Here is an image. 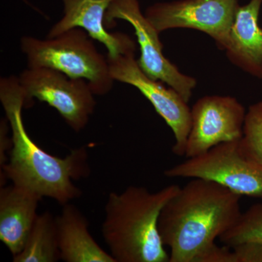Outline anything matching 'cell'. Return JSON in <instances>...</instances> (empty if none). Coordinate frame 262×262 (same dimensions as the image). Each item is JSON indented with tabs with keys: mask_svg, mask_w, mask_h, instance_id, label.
Wrapping results in <instances>:
<instances>
[{
	"mask_svg": "<svg viewBox=\"0 0 262 262\" xmlns=\"http://www.w3.org/2000/svg\"><path fill=\"white\" fill-rule=\"evenodd\" d=\"M241 141L247 154L262 165V101L248 108Z\"/></svg>",
	"mask_w": 262,
	"mask_h": 262,
	"instance_id": "obj_17",
	"label": "cell"
},
{
	"mask_svg": "<svg viewBox=\"0 0 262 262\" xmlns=\"http://www.w3.org/2000/svg\"><path fill=\"white\" fill-rule=\"evenodd\" d=\"M18 80L27 96L26 108L32 106L34 99L48 103L75 132L83 130L94 113L96 95L86 80L45 67H27Z\"/></svg>",
	"mask_w": 262,
	"mask_h": 262,
	"instance_id": "obj_6",
	"label": "cell"
},
{
	"mask_svg": "<svg viewBox=\"0 0 262 262\" xmlns=\"http://www.w3.org/2000/svg\"><path fill=\"white\" fill-rule=\"evenodd\" d=\"M241 139L222 143L187 158L164 174L170 179L211 181L241 196L262 198V165L247 154Z\"/></svg>",
	"mask_w": 262,
	"mask_h": 262,
	"instance_id": "obj_5",
	"label": "cell"
},
{
	"mask_svg": "<svg viewBox=\"0 0 262 262\" xmlns=\"http://www.w3.org/2000/svg\"><path fill=\"white\" fill-rule=\"evenodd\" d=\"M241 196L211 181L192 179L165 205L158 229L169 262H206L242 212Z\"/></svg>",
	"mask_w": 262,
	"mask_h": 262,
	"instance_id": "obj_2",
	"label": "cell"
},
{
	"mask_svg": "<svg viewBox=\"0 0 262 262\" xmlns=\"http://www.w3.org/2000/svg\"><path fill=\"white\" fill-rule=\"evenodd\" d=\"M107 59L114 80L134 86L147 98L173 131L176 142L172 151L179 157L184 156L192 122L187 101L175 90L167 89L161 81L148 77L139 67L135 53L107 55Z\"/></svg>",
	"mask_w": 262,
	"mask_h": 262,
	"instance_id": "obj_9",
	"label": "cell"
},
{
	"mask_svg": "<svg viewBox=\"0 0 262 262\" xmlns=\"http://www.w3.org/2000/svg\"><path fill=\"white\" fill-rule=\"evenodd\" d=\"M180 189L171 184L157 192L130 186L108 194L101 234L116 262H169L158 229L160 212Z\"/></svg>",
	"mask_w": 262,
	"mask_h": 262,
	"instance_id": "obj_3",
	"label": "cell"
},
{
	"mask_svg": "<svg viewBox=\"0 0 262 262\" xmlns=\"http://www.w3.org/2000/svg\"><path fill=\"white\" fill-rule=\"evenodd\" d=\"M246 110L235 98L206 96L191 108V128L186 145L187 158L206 152L213 146L241 139Z\"/></svg>",
	"mask_w": 262,
	"mask_h": 262,
	"instance_id": "obj_10",
	"label": "cell"
},
{
	"mask_svg": "<svg viewBox=\"0 0 262 262\" xmlns=\"http://www.w3.org/2000/svg\"><path fill=\"white\" fill-rule=\"evenodd\" d=\"M239 5L238 0H177L156 3L144 14L160 34L171 29H196L224 51Z\"/></svg>",
	"mask_w": 262,
	"mask_h": 262,
	"instance_id": "obj_8",
	"label": "cell"
},
{
	"mask_svg": "<svg viewBox=\"0 0 262 262\" xmlns=\"http://www.w3.org/2000/svg\"><path fill=\"white\" fill-rule=\"evenodd\" d=\"M60 258L65 262H116L95 241L89 223L80 210L70 203L56 217Z\"/></svg>",
	"mask_w": 262,
	"mask_h": 262,
	"instance_id": "obj_14",
	"label": "cell"
},
{
	"mask_svg": "<svg viewBox=\"0 0 262 262\" xmlns=\"http://www.w3.org/2000/svg\"><path fill=\"white\" fill-rule=\"evenodd\" d=\"M262 0L239 5L225 51L236 67L262 79V28L258 24Z\"/></svg>",
	"mask_w": 262,
	"mask_h": 262,
	"instance_id": "obj_12",
	"label": "cell"
},
{
	"mask_svg": "<svg viewBox=\"0 0 262 262\" xmlns=\"http://www.w3.org/2000/svg\"><path fill=\"white\" fill-rule=\"evenodd\" d=\"M41 200L35 192L15 184L0 189V239L13 256L24 247Z\"/></svg>",
	"mask_w": 262,
	"mask_h": 262,
	"instance_id": "obj_13",
	"label": "cell"
},
{
	"mask_svg": "<svg viewBox=\"0 0 262 262\" xmlns=\"http://www.w3.org/2000/svg\"><path fill=\"white\" fill-rule=\"evenodd\" d=\"M117 19L128 22L135 30L141 53L137 61L141 70L150 78L168 84L189 102L196 80L182 73L164 56L160 33L143 14L139 0H113L105 15L106 28L115 27Z\"/></svg>",
	"mask_w": 262,
	"mask_h": 262,
	"instance_id": "obj_7",
	"label": "cell"
},
{
	"mask_svg": "<svg viewBox=\"0 0 262 262\" xmlns=\"http://www.w3.org/2000/svg\"><path fill=\"white\" fill-rule=\"evenodd\" d=\"M231 248L232 262H262V243H243Z\"/></svg>",
	"mask_w": 262,
	"mask_h": 262,
	"instance_id": "obj_18",
	"label": "cell"
},
{
	"mask_svg": "<svg viewBox=\"0 0 262 262\" xmlns=\"http://www.w3.org/2000/svg\"><path fill=\"white\" fill-rule=\"evenodd\" d=\"M0 101L9 122L13 146L8 161L0 170V183L29 189L40 198H49L61 206L82 195L74 181L91 173L85 147L72 149L65 158L52 155L32 140L26 130L22 110L27 107L25 91L18 77L0 79Z\"/></svg>",
	"mask_w": 262,
	"mask_h": 262,
	"instance_id": "obj_1",
	"label": "cell"
},
{
	"mask_svg": "<svg viewBox=\"0 0 262 262\" xmlns=\"http://www.w3.org/2000/svg\"><path fill=\"white\" fill-rule=\"evenodd\" d=\"M20 46L29 68L53 69L71 78L86 80L96 96H104L113 89L107 56L98 51L84 29H70L46 39L25 36Z\"/></svg>",
	"mask_w": 262,
	"mask_h": 262,
	"instance_id": "obj_4",
	"label": "cell"
},
{
	"mask_svg": "<svg viewBox=\"0 0 262 262\" xmlns=\"http://www.w3.org/2000/svg\"><path fill=\"white\" fill-rule=\"evenodd\" d=\"M63 17L48 32L53 38L70 29H84L94 40L106 47L108 56H116L135 53V41L121 32H108L105 26V15L113 0H61Z\"/></svg>",
	"mask_w": 262,
	"mask_h": 262,
	"instance_id": "obj_11",
	"label": "cell"
},
{
	"mask_svg": "<svg viewBox=\"0 0 262 262\" xmlns=\"http://www.w3.org/2000/svg\"><path fill=\"white\" fill-rule=\"evenodd\" d=\"M14 262H57L60 258L56 217L46 211L38 215L22 251Z\"/></svg>",
	"mask_w": 262,
	"mask_h": 262,
	"instance_id": "obj_15",
	"label": "cell"
},
{
	"mask_svg": "<svg viewBox=\"0 0 262 262\" xmlns=\"http://www.w3.org/2000/svg\"><path fill=\"white\" fill-rule=\"evenodd\" d=\"M220 239L229 248L243 243H262V203L253 205L241 213L235 224Z\"/></svg>",
	"mask_w": 262,
	"mask_h": 262,
	"instance_id": "obj_16",
	"label": "cell"
},
{
	"mask_svg": "<svg viewBox=\"0 0 262 262\" xmlns=\"http://www.w3.org/2000/svg\"><path fill=\"white\" fill-rule=\"evenodd\" d=\"M10 127L6 117L0 120V168L8 161L10 151L13 146L12 136H9Z\"/></svg>",
	"mask_w": 262,
	"mask_h": 262,
	"instance_id": "obj_19",
	"label": "cell"
}]
</instances>
